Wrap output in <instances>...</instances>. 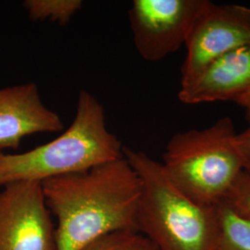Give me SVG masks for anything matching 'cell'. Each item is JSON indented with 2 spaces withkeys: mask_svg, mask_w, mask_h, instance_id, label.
<instances>
[{
  "mask_svg": "<svg viewBox=\"0 0 250 250\" xmlns=\"http://www.w3.org/2000/svg\"><path fill=\"white\" fill-rule=\"evenodd\" d=\"M41 185L57 219L58 250H81L108 232H137L141 184L125 156Z\"/></svg>",
  "mask_w": 250,
  "mask_h": 250,
  "instance_id": "6da1fadb",
  "label": "cell"
},
{
  "mask_svg": "<svg viewBox=\"0 0 250 250\" xmlns=\"http://www.w3.org/2000/svg\"><path fill=\"white\" fill-rule=\"evenodd\" d=\"M123 152L141 184L137 232L158 250H216L220 235L218 206L200 205L186 196L162 163L146 153L127 146Z\"/></svg>",
  "mask_w": 250,
  "mask_h": 250,
  "instance_id": "7a4b0ae2",
  "label": "cell"
},
{
  "mask_svg": "<svg viewBox=\"0 0 250 250\" xmlns=\"http://www.w3.org/2000/svg\"><path fill=\"white\" fill-rule=\"evenodd\" d=\"M124 146L107 129L102 104L82 90L72 125L59 137L22 153L0 152V187L84 172L124 157Z\"/></svg>",
  "mask_w": 250,
  "mask_h": 250,
  "instance_id": "3957f363",
  "label": "cell"
},
{
  "mask_svg": "<svg viewBox=\"0 0 250 250\" xmlns=\"http://www.w3.org/2000/svg\"><path fill=\"white\" fill-rule=\"evenodd\" d=\"M237 134L228 116L205 129L174 134L166 146L162 166L186 196L200 205L217 207L244 171Z\"/></svg>",
  "mask_w": 250,
  "mask_h": 250,
  "instance_id": "277c9868",
  "label": "cell"
},
{
  "mask_svg": "<svg viewBox=\"0 0 250 250\" xmlns=\"http://www.w3.org/2000/svg\"><path fill=\"white\" fill-rule=\"evenodd\" d=\"M250 44V8L205 0L189 32L187 57L181 68V87L196 80L210 62Z\"/></svg>",
  "mask_w": 250,
  "mask_h": 250,
  "instance_id": "5b68a950",
  "label": "cell"
},
{
  "mask_svg": "<svg viewBox=\"0 0 250 250\" xmlns=\"http://www.w3.org/2000/svg\"><path fill=\"white\" fill-rule=\"evenodd\" d=\"M0 250H58L56 225L41 183L0 187Z\"/></svg>",
  "mask_w": 250,
  "mask_h": 250,
  "instance_id": "8992f818",
  "label": "cell"
},
{
  "mask_svg": "<svg viewBox=\"0 0 250 250\" xmlns=\"http://www.w3.org/2000/svg\"><path fill=\"white\" fill-rule=\"evenodd\" d=\"M205 0H134L128 11L136 51L160 62L186 45Z\"/></svg>",
  "mask_w": 250,
  "mask_h": 250,
  "instance_id": "52a82bcc",
  "label": "cell"
},
{
  "mask_svg": "<svg viewBox=\"0 0 250 250\" xmlns=\"http://www.w3.org/2000/svg\"><path fill=\"white\" fill-rule=\"evenodd\" d=\"M57 112L46 107L35 83L0 88V152L17 149L32 134L63 129Z\"/></svg>",
  "mask_w": 250,
  "mask_h": 250,
  "instance_id": "ba28073f",
  "label": "cell"
},
{
  "mask_svg": "<svg viewBox=\"0 0 250 250\" xmlns=\"http://www.w3.org/2000/svg\"><path fill=\"white\" fill-rule=\"evenodd\" d=\"M250 90V44L242 45L209 63L196 80L180 88L187 105L233 101Z\"/></svg>",
  "mask_w": 250,
  "mask_h": 250,
  "instance_id": "9c48e42d",
  "label": "cell"
},
{
  "mask_svg": "<svg viewBox=\"0 0 250 250\" xmlns=\"http://www.w3.org/2000/svg\"><path fill=\"white\" fill-rule=\"evenodd\" d=\"M220 235L216 250H250V220L226 202L217 207Z\"/></svg>",
  "mask_w": 250,
  "mask_h": 250,
  "instance_id": "30bf717a",
  "label": "cell"
},
{
  "mask_svg": "<svg viewBox=\"0 0 250 250\" xmlns=\"http://www.w3.org/2000/svg\"><path fill=\"white\" fill-rule=\"evenodd\" d=\"M83 5L82 0H25L22 3L33 21H51L61 26L68 24Z\"/></svg>",
  "mask_w": 250,
  "mask_h": 250,
  "instance_id": "8fae6325",
  "label": "cell"
},
{
  "mask_svg": "<svg viewBox=\"0 0 250 250\" xmlns=\"http://www.w3.org/2000/svg\"><path fill=\"white\" fill-rule=\"evenodd\" d=\"M81 250H158L142 233L133 231L108 232Z\"/></svg>",
  "mask_w": 250,
  "mask_h": 250,
  "instance_id": "7c38bea8",
  "label": "cell"
},
{
  "mask_svg": "<svg viewBox=\"0 0 250 250\" xmlns=\"http://www.w3.org/2000/svg\"><path fill=\"white\" fill-rule=\"evenodd\" d=\"M224 202L250 220V176L248 173L243 171L238 176Z\"/></svg>",
  "mask_w": 250,
  "mask_h": 250,
  "instance_id": "4fadbf2b",
  "label": "cell"
},
{
  "mask_svg": "<svg viewBox=\"0 0 250 250\" xmlns=\"http://www.w3.org/2000/svg\"><path fill=\"white\" fill-rule=\"evenodd\" d=\"M237 141L244 158V171L250 176V127L237 134Z\"/></svg>",
  "mask_w": 250,
  "mask_h": 250,
  "instance_id": "5bb4252c",
  "label": "cell"
},
{
  "mask_svg": "<svg viewBox=\"0 0 250 250\" xmlns=\"http://www.w3.org/2000/svg\"><path fill=\"white\" fill-rule=\"evenodd\" d=\"M233 102L244 108L246 118L250 124V90L240 95L238 98L233 100Z\"/></svg>",
  "mask_w": 250,
  "mask_h": 250,
  "instance_id": "9a60e30c",
  "label": "cell"
}]
</instances>
